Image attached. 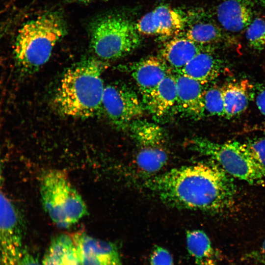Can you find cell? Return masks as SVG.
I'll list each match as a JSON object with an SVG mask.
<instances>
[{
    "instance_id": "obj_7",
    "label": "cell",
    "mask_w": 265,
    "mask_h": 265,
    "mask_svg": "<svg viewBox=\"0 0 265 265\" xmlns=\"http://www.w3.org/2000/svg\"><path fill=\"white\" fill-rule=\"evenodd\" d=\"M25 230L20 209L0 190V265H16L25 248Z\"/></svg>"
},
{
    "instance_id": "obj_17",
    "label": "cell",
    "mask_w": 265,
    "mask_h": 265,
    "mask_svg": "<svg viewBox=\"0 0 265 265\" xmlns=\"http://www.w3.org/2000/svg\"><path fill=\"white\" fill-rule=\"evenodd\" d=\"M222 70L221 60L207 48L196 55L177 73L185 75L205 85L217 78Z\"/></svg>"
},
{
    "instance_id": "obj_5",
    "label": "cell",
    "mask_w": 265,
    "mask_h": 265,
    "mask_svg": "<svg viewBox=\"0 0 265 265\" xmlns=\"http://www.w3.org/2000/svg\"><path fill=\"white\" fill-rule=\"evenodd\" d=\"M88 29L91 48L103 60L123 57L141 43L136 24L120 14L110 12L99 16L90 23Z\"/></svg>"
},
{
    "instance_id": "obj_21",
    "label": "cell",
    "mask_w": 265,
    "mask_h": 265,
    "mask_svg": "<svg viewBox=\"0 0 265 265\" xmlns=\"http://www.w3.org/2000/svg\"><path fill=\"white\" fill-rule=\"evenodd\" d=\"M165 144H149L140 146L136 157V163L143 173L155 175L167 163L168 156Z\"/></svg>"
},
{
    "instance_id": "obj_2",
    "label": "cell",
    "mask_w": 265,
    "mask_h": 265,
    "mask_svg": "<svg viewBox=\"0 0 265 265\" xmlns=\"http://www.w3.org/2000/svg\"><path fill=\"white\" fill-rule=\"evenodd\" d=\"M105 67L102 60L90 57L69 68L54 95L57 111L64 116L83 119L100 114L105 87L102 78Z\"/></svg>"
},
{
    "instance_id": "obj_28",
    "label": "cell",
    "mask_w": 265,
    "mask_h": 265,
    "mask_svg": "<svg viewBox=\"0 0 265 265\" xmlns=\"http://www.w3.org/2000/svg\"><path fill=\"white\" fill-rule=\"evenodd\" d=\"M68 2H77L80 3H88L94 1L98 0H67Z\"/></svg>"
},
{
    "instance_id": "obj_30",
    "label": "cell",
    "mask_w": 265,
    "mask_h": 265,
    "mask_svg": "<svg viewBox=\"0 0 265 265\" xmlns=\"http://www.w3.org/2000/svg\"><path fill=\"white\" fill-rule=\"evenodd\" d=\"M262 253L265 256V239H264L261 248Z\"/></svg>"
},
{
    "instance_id": "obj_14",
    "label": "cell",
    "mask_w": 265,
    "mask_h": 265,
    "mask_svg": "<svg viewBox=\"0 0 265 265\" xmlns=\"http://www.w3.org/2000/svg\"><path fill=\"white\" fill-rule=\"evenodd\" d=\"M216 16L225 30L240 31L246 29L253 21L252 6L248 0H226L218 6Z\"/></svg>"
},
{
    "instance_id": "obj_22",
    "label": "cell",
    "mask_w": 265,
    "mask_h": 265,
    "mask_svg": "<svg viewBox=\"0 0 265 265\" xmlns=\"http://www.w3.org/2000/svg\"><path fill=\"white\" fill-rule=\"evenodd\" d=\"M205 112L210 115L225 116L224 101L221 88L213 86L204 93Z\"/></svg>"
},
{
    "instance_id": "obj_12",
    "label": "cell",
    "mask_w": 265,
    "mask_h": 265,
    "mask_svg": "<svg viewBox=\"0 0 265 265\" xmlns=\"http://www.w3.org/2000/svg\"><path fill=\"white\" fill-rule=\"evenodd\" d=\"M176 84V110L183 115L198 120L205 114L204 85L181 73L175 76Z\"/></svg>"
},
{
    "instance_id": "obj_24",
    "label": "cell",
    "mask_w": 265,
    "mask_h": 265,
    "mask_svg": "<svg viewBox=\"0 0 265 265\" xmlns=\"http://www.w3.org/2000/svg\"><path fill=\"white\" fill-rule=\"evenodd\" d=\"M245 144L255 159L265 169V137L251 139Z\"/></svg>"
},
{
    "instance_id": "obj_23",
    "label": "cell",
    "mask_w": 265,
    "mask_h": 265,
    "mask_svg": "<svg viewBox=\"0 0 265 265\" xmlns=\"http://www.w3.org/2000/svg\"><path fill=\"white\" fill-rule=\"evenodd\" d=\"M246 38L252 49L261 51L265 48V21L256 18L246 28Z\"/></svg>"
},
{
    "instance_id": "obj_27",
    "label": "cell",
    "mask_w": 265,
    "mask_h": 265,
    "mask_svg": "<svg viewBox=\"0 0 265 265\" xmlns=\"http://www.w3.org/2000/svg\"><path fill=\"white\" fill-rule=\"evenodd\" d=\"M256 106L265 119V86L260 88L255 96Z\"/></svg>"
},
{
    "instance_id": "obj_1",
    "label": "cell",
    "mask_w": 265,
    "mask_h": 265,
    "mask_svg": "<svg viewBox=\"0 0 265 265\" xmlns=\"http://www.w3.org/2000/svg\"><path fill=\"white\" fill-rule=\"evenodd\" d=\"M210 160L152 175L143 186L173 208L210 213L225 212L234 204L236 186L233 177Z\"/></svg>"
},
{
    "instance_id": "obj_19",
    "label": "cell",
    "mask_w": 265,
    "mask_h": 265,
    "mask_svg": "<svg viewBox=\"0 0 265 265\" xmlns=\"http://www.w3.org/2000/svg\"><path fill=\"white\" fill-rule=\"evenodd\" d=\"M221 89L225 117L231 118L240 114L246 109L252 90V86L248 80L230 82Z\"/></svg>"
},
{
    "instance_id": "obj_13",
    "label": "cell",
    "mask_w": 265,
    "mask_h": 265,
    "mask_svg": "<svg viewBox=\"0 0 265 265\" xmlns=\"http://www.w3.org/2000/svg\"><path fill=\"white\" fill-rule=\"evenodd\" d=\"M184 29L186 37L204 47H209L222 39L221 29L209 19L202 10H193L186 14Z\"/></svg>"
},
{
    "instance_id": "obj_3",
    "label": "cell",
    "mask_w": 265,
    "mask_h": 265,
    "mask_svg": "<svg viewBox=\"0 0 265 265\" xmlns=\"http://www.w3.org/2000/svg\"><path fill=\"white\" fill-rule=\"evenodd\" d=\"M67 32L62 12H46L20 29L14 46L15 64L22 73L36 72L48 62L56 43Z\"/></svg>"
},
{
    "instance_id": "obj_18",
    "label": "cell",
    "mask_w": 265,
    "mask_h": 265,
    "mask_svg": "<svg viewBox=\"0 0 265 265\" xmlns=\"http://www.w3.org/2000/svg\"><path fill=\"white\" fill-rule=\"evenodd\" d=\"M42 263V265H81L72 237L65 234L54 237Z\"/></svg>"
},
{
    "instance_id": "obj_31",
    "label": "cell",
    "mask_w": 265,
    "mask_h": 265,
    "mask_svg": "<svg viewBox=\"0 0 265 265\" xmlns=\"http://www.w3.org/2000/svg\"><path fill=\"white\" fill-rule=\"evenodd\" d=\"M262 4L265 7V0H260Z\"/></svg>"
},
{
    "instance_id": "obj_10",
    "label": "cell",
    "mask_w": 265,
    "mask_h": 265,
    "mask_svg": "<svg viewBox=\"0 0 265 265\" xmlns=\"http://www.w3.org/2000/svg\"><path fill=\"white\" fill-rule=\"evenodd\" d=\"M81 265H123L115 243L78 232L71 236Z\"/></svg>"
},
{
    "instance_id": "obj_6",
    "label": "cell",
    "mask_w": 265,
    "mask_h": 265,
    "mask_svg": "<svg viewBox=\"0 0 265 265\" xmlns=\"http://www.w3.org/2000/svg\"><path fill=\"white\" fill-rule=\"evenodd\" d=\"M190 149L208 157L232 177L249 184L265 186V169L253 157L245 143L237 141L216 143L194 137L188 143Z\"/></svg>"
},
{
    "instance_id": "obj_29",
    "label": "cell",
    "mask_w": 265,
    "mask_h": 265,
    "mask_svg": "<svg viewBox=\"0 0 265 265\" xmlns=\"http://www.w3.org/2000/svg\"><path fill=\"white\" fill-rule=\"evenodd\" d=\"M3 182V168L1 159L0 155V188L1 187Z\"/></svg>"
},
{
    "instance_id": "obj_11",
    "label": "cell",
    "mask_w": 265,
    "mask_h": 265,
    "mask_svg": "<svg viewBox=\"0 0 265 265\" xmlns=\"http://www.w3.org/2000/svg\"><path fill=\"white\" fill-rule=\"evenodd\" d=\"M129 71L142 95L143 104L160 82L171 74L170 68L159 56H150L136 62L130 66Z\"/></svg>"
},
{
    "instance_id": "obj_9",
    "label": "cell",
    "mask_w": 265,
    "mask_h": 265,
    "mask_svg": "<svg viewBox=\"0 0 265 265\" xmlns=\"http://www.w3.org/2000/svg\"><path fill=\"white\" fill-rule=\"evenodd\" d=\"M186 14L161 5L146 13L135 24L140 34L170 37L183 31Z\"/></svg>"
},
{
    "instance_id": "obj_26",
    "label": "cell",
    "mask_w": 265,
    "mask_h": 265,
    "mask_svg": "<svg viewBox=\"0 0 265 265\" xmlns=\"http://www.w3.org/2000/svg\"><path fill=\"white\" fill-rule=\"evenodd\" d=\"M16 265H42L38 259L30 252L24 248L22 255Z\"/></svg>"
},
{
    "instance_id": "obj_25",
    "label": "cell",
    "mask_w": 265,
    "mask_h": 265,
    "mask_svg": "<svg viewBox=\"0 0 265 265\" xmlns=\"http://www.w3.org/2000/svg\"><path fill=\"white\" fill-rule=\"evenodd\" d=\"M150 265H174L173 258L165 248L155 245L152 249L149 258Z\"/></svg>"
},
{
    "instance_id": "obj_16",
    "label": "cell",
    "mask_w": 265,
    "mask_h": 265,
    "mask_svg": "<svg viewBox=\"0 0 265 265\" xmlns=\"http://www.w3.org/2000/svg\"><path fill=\"white\" fill-rule=\"evenodd\" d=\"M208 48L184 37H175L167 42L159 56L171 70L180 72L199 53Z\"/></svg>"
},
{
    "instance_id": "obj_4",
    "label": "cell",
    "mask_w": 265,
    "mask_h": 265,
    "mask_svg": "<svg viewBox=\"0 0 265 265\" xmlns=\"http://www.w3.org/2000/svg\"><path fill=\"white\" fill-rule=\"evenodd\" d=\"M39 189L45 211L58 227L69 228L87 214L82 198L62 171L50 169L43 172Z\"/></svg>"
},
{
    "instance_id": "obj_15",
    "label": "cell",
    "mask_w": 265,
    "mask_h": 265,
    "mask_svg": "<svg viewBox=\"0 0 265 265\" xmlns=\"http://www.w3.org/2000/svg\"><path fill=\"white\" fill-rule=\"evenodd\" d=\"M156 121L168 116L177 107L176 84L175 76L169 74L159 84L144 104Z\"/></svg>"
},
{
    "instance_id": "obj_8",
    "label": "cell",
    "mask_w": 265,
    "mask_h": 265,
    "mask_svg": "<svg viewBox=\"0 0 265 265\" xmlns=\"http://www.w3.org/2000/svg\"><path fill=\"white\" fill-rule=\"evenodd\" d=\"M102 106L111 123L122 130H128L132 121L142 116L145 109L133 90L118 82L105 86Z\"/></svg>"
},
{
    "instance_id": "obj_20",
    "label": "cell",
    "mask_w": 265,
    "mask_h": 265,
    "mask_svg": "<svg viewBox=\"0 0 265 265\" xmlns=\"http://www.w3.org/2000/svg\"><path fill=\"white\" fill-rule=\"evenodd\" d=\"M186 241L187 249L194 260V265H215L212 242L204 231H187Z\"/></svg>"
}]
</instances>
